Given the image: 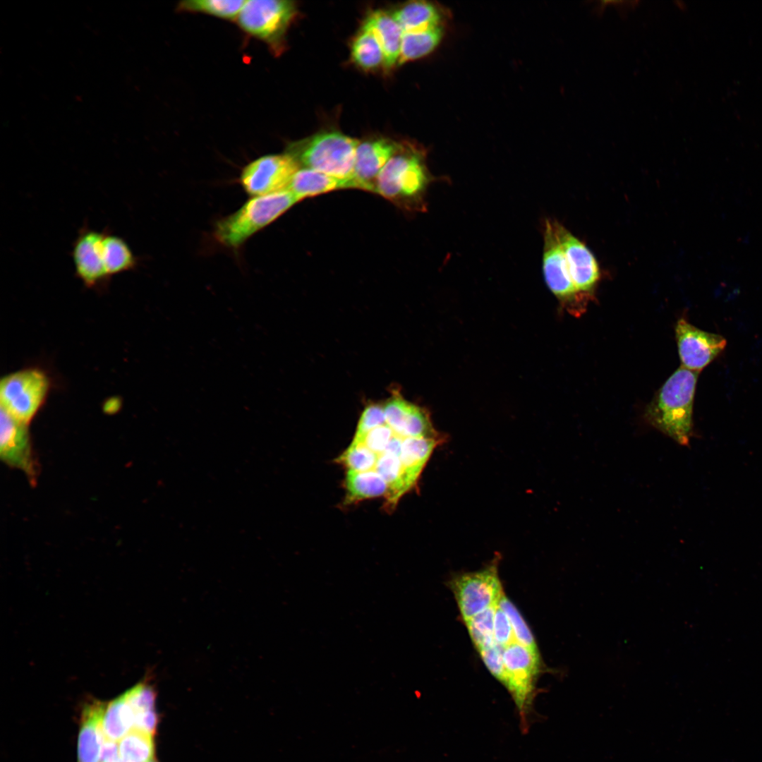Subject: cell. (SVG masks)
I'll use <instances>...</instances> for the list:
<instances>
[{"mask_svg":"<svg viewBox=\"0 0 762 762\" xmlns=\"http://www.w3.org/2000/svg\"><path fill=\"white\" fill-rule=\"evenodd\" d=\"M430 181L422 153L401 145L378 174L375 192L400 208L419 210Z\"/></svg>","mask_w":762,"mask_h":762,"instance_id":"cell-2","label":"cell"},{"mask_svg":"<svg viewBox=\"0 0 762 762\" xmlns=\"http://www.w3.org/2000/svg\"><path fill=\"white\" fill-rule=\"evenodd\" d=\"M135 710L127 691L106 703L102 720V729L105 738L119 742L134 727Z\"/></svg>","mask_w":762,"mask_h":762,"instance_id":"cell-21","label":"cell"},{"mask_svg":"<svg viewBox=\"0 0 762 762\" xmlns=\"http://www.w3.org/2000/svg\"><path fill=\"white\" fill-rule=\"evenodd\" d=\"M345 502L347 504L382 496L387 497L389 493L387 483L375 470L348 471L345 478Z\"/></svg>","mask_w":762,"mask_h":762,"instance_id":"cell-22","label":"cell"},{"mask_svg":"<svg viewBox=\"0 0 762 762\" xmlns=\"http://www.w3.org/2000/svg\"><path fill=\"white\" fill-rule=\"evenodd\" d=\"M119 756V748L117 742L104 737L99 762H114Z\"/></svg>","mask_w":762,"mask_h":762,"instance_id":"cell-36","label":"cell"},{"mask_svg":"<svg viewBox=\"0 0 762 762\" xmlns=\"http://www.w3.org/2000/svg\"><path fill=\"white\" fill-rule=\"evenodd\" d=\"M103 262L108 275L135 268L138 260L128 243L121 237L104 231L101 243Z\"/></svg>","mask_w":762,"mask_h":762,"instance_id":"cell-23","label":"cell"},{"mask_svg":"<svg viewBox=\"0 0 762 762\" xmlns=\"http://www.w3.org/2000/svg\"><path fill=\"white\" fill-rule=\"evenodd\" d=\"M675 336L682 366L700 373L725 349L726 339L718 334L697 328L681 318L675 326Z\"/></svg>","mask_w":762,"mask_h":762,"instance_id":"cell-10","label":"cell"},{"mask_svg":"<svg viewBox=\"0 0 762 762\" xmlns=\"http://www.w3.org/2000/svg\"><path fill=\"white\" fill-rule=\"evenodd\" d=\"M478 651L482 660L492 675L504 684L505 681L503 661L504 648L495 642L491 646Z\"/></svg>","mask_w":762,"mask_h":762,"instance_id":"cell-34","label":"cell"},{"mask_svg":"<svg viewBox=\"0 0 762 762\" xmlns=\"http://www.w3.org/2000/svg\"><path fill=\"white\" fill-rule=\"evenodd\" d=\"M378 455L363 444L352 442L339 456L338 463L348 471H371L375 469Z\"/></svg>","mask_w":762,"mask_h":762,"instance_id":"cell-30","label":"cell"},{"mask_svg":"<svg viewBox=\"0 0 762 762\" xmlns=\"http://www.w3.org/2000/svg\"><path fill=\"white\" fill-rule=\"evenodd\" d=\"M383 405L378 403L368 404L359 418L354 437H359L369 430L386 424Z\"/></svg>","mask_w":762,"mask_h":762,"instance_id":"cell-33","label":"cell"},{"mask_svg":"<svg viewBox=\"0 0 762 762\" xmlns=\"http://www.w3.org/2000/svg\"><path fill=\"white\" fill-rule=\"evenodd\" d=\"M362 29L370 32L379 43L385 68L397 64L403 32L392 14L380 10L373 11L365 18Z\"/></svg>","mask_w":762,"mask_h":762,"instance_id":"cell-17","label":"cell"},{"mask_svg":"<svg viewBox=\"0 0 762 762\" xmlns=\"http://www.w3.org/2000/svg\"><path fill=\"white\" fill-rule=\"evenodd\" d=\"M385 480L389 488L386 497L387 507L392 509L401 497L409 490L399 456L384 452L378 455L374 469Z\"/></svg>","mask_w":762,"mask_h":762,"instance_id":"cell-24","label":"cell"},{"mask_svg":"<svg viewBox=\"0 0 762 762\" xmlns=\"http://www.w3.org/2000/svg\"><path fill=\"white\" fill-rule=\"evenodd\" d=\"M358 144V140L341 132L327 131L289 143L286 152L300 167L352 181Z\"/></svg>","mask_w":762,"mask_h":762,"instance_id":"cell-3","label":"cell"},{"mask_svg":"<svg viewBox=\"0 0 762 762\" xmlns=\"http://www.w3.org/2000/svg\"><path fill=\"white\" fill-rule=\"evenodd\" d=\"M351 54L355 64L365 70H373L384 66L382 50L369 32L361 29L351 44Z\"/></svg>","mask_w":762,"mask_h":762,"instance_id":"cell-26","label":"cell"},{"mask_svg":"<svg viewBox=\"0 0 762 762\" xmlns=\"http://www.w3.org/2000/svg\"><path fill=\"white\" fill-rule=\"evenodd\" d=\"M49 389V378L39 369L28 368L9 374L1 381V408L28 424L43 404Z\"/></svg>","mask_w":762,"mask_h":762,"instance_id":"cell-7","label":"cell"},{"mask_svg":"<svg viewBox=\"0 0 762 762\" xmlns=\"http://www.w3.org/2000/svg\"><path fill=\"white\" fill-rule=\"evenodd\" d=\"M498 606L506 614L511 623L515 641L531 650L538 652L534 637L528 625L516 607L504 594L500 598Z\"/></svg>","mask_w":762,"mask_h":762,"instance_id":"cell-31","label":"cell"},{"mask_svg":"<svg viewBox=\"0 0 762 762\" xmlns=\"http://www.w3.org/2000/svg\"><path fill=\"white\" fill-rule=\"evenodd\" d=\"M437 440L436 437H404L399 458L409 490L416 485Z\"/></svg>","mask_w":762,"mask_h":762,"instance_id":"cell-20","label":"cell"},{"mask_svg":"<svg viewBox=\"0 0 762 762\" xmlns=\"http://www.w3.org/2000/svg\"><path fill=\"white\" fill-rule=\"evenodd\" d=\"M1 458L9 466L21 470L35 483L37 475L28 434V424L1 408Z\"/></svg>","mask_w":762,"mask_h":762,"instance_id":"cell-12","label":"cell"},{"mask_svg":"<svg viewBox=\"0 0 762 762\" xmlns=\"http://www.w3.org/2000/svg\"><path fill=\"white\" fill-rule=\"evenodd\" d=\"M543 268L545 282L552 292L561 301L576 303L583 301L574 285L566 257L556 229V221L547 220L544 229Z\"/></svg>","mask_w":762,"mask_h":762,"instance_id":"cell-11","label":"cell"},{"mask_svg":"<svg viewBox=\"0 0 762 762\" xmlns=\"http://www.w3.org/2000/svg\"><path fill=\"white\" fill-rule=\"evenodd\" d=\"M104 234L87 226H83L75 238L71 257L77 277L92 287L107 280L108 275L102 256L101 243Z\"/></svg>","mask_w":762,"mask_h":762,"instance_id":"cell-13","label":"cell"},{"mask_svg":"<svg viewBox=\"0 0 762 762\" xmlns=\"http://www.w3.org/2000/svg\"><path fill=\"white\" fill-rule=\"evenodd\" d=\"M450 586L464 621L498 605L503 595L496 564L459 575L450 581Z\"/></svg>","mask_w":762,"mask_h":762,"instance_id":"cell-8","label":"cell"},{"mask_svg":"<svg viewBox=\"0 0 762 762\" xmlns=\"http://www.w3.org/2000/svg\"><path fill=\"white\" fill-rule=\"evenodd\" d=\"M114 762H129V761H126V759L123 758L121 756H119V757L116 760H115Z\"/></svg>","mask_w":762,"mask_h":762,"instance_id":"cell-37","label":"cell"},{"mask_svg":"<svg viewBox=\"0 0 762 762\" xmlns=\"http://www.w3.org/2000/svg\"><path fill=\"white\" fill-rule=\"evenodd\" d=\"M296 13V6L292 1L250 0L246 1L236 19L245 32L262 41L277 53Z\"/></svg>","mask_w":762,"mask_h":762,"instance_id":"cell-5","label":"cell"},{"mask_svg":"<svg viewBox=\"0 0 762 762\" xmlns=\"http://www.w3.org/2000/svg\"><path fill=\"white\" fill-rule=\"evenodd\" d=\"M119 754L129 762H149L153 759V735L132 729L119 742Z\"/></svg>","mask_w":762,"mask_h":762,"instance_id":"cell-27","label":"cell"},{"mask_svg":"<svg viewBox=\"0 0 762 762\" xmlns=\"http://www.w3.org/2000/svg\"><path fill=\"white\" fill-rule=\"evenodd\" d=\"M347 188H353L351 181L339 179L303 167L296 172L286 189L301 201L306 198Z\"/></svg>","mask_w":762,"mask_h":762,"instance_id":"cell-18","label":"cell"},{"mask_svg":"<svg viewBox=\"0 0 762 762\" xmlns=\"http://www.w3.org/2000/svg\"><path fill=\"white\" fill-rule=\"evenodd\" d=\"M442 35V26L420 32L403 33L397 64L429 54L439 44Z\"/></svg>","mask_w":762,"mask_h":762,"instance_id":"cell-25","label":"cell"},{"mask_svg":"<svg viewBox=\"0 0 762 762\" xmlns=\"http://www.w3.org/2000/svg\"><path fill=\"white\" fill-rule=\"evenodd\" d=\"M698 372L682 366L676 370L647 406L645 418L678 444H689L693 406Z\"/></svg>","mask_w":762,"mask_h":762,"instance_id":"cell-1","label":"cell"},{"mask_svg":"<svg viewBox=\"0 0 762 762\" xmlns=\"http://www.w3.org/2000/svg\"><path fill=\"white\" fill-rule=\"evenodd\" d=\"M556 229L574 285L580 294L588 296L600 278L598 262L590 250L557 222Z\"/></svg>","mask_w":762,"mask_h":762,"instance_id":"cell-14","label":"cell"},{"mask_svg":"<svg viewBox=\"0 0 762 762\" xmlns=\"http://www.w3.org/2000/svg\"><path fill=\"white\" fill-rule=\"evenodd\" d=\"M494 638L496 643L504 648L516 641L511 623L498 605L494 617Z\"/></svg>","mask_w":762,"mask_h":762,"instance_id":"cell-35","label":"cell"},{"mask_svg":"<svg viewBox=\"0 0 762 762\" xmlns=\"http://www.w3.org/2000/svg\"><path fill=\"white\" fill-rule=\"evenodd\" d=\"M246 1L231 0H189L179 3L180 11L208 14L225 20L237 18Z\"/></svg>","mask_w":762,"mask_h":762,"instance_id":"cell-28","label":"cell"},{"mask_svg":"<svg viewBox=\"0 0 762 762\" xmlns=\"http://www.w3.org/2000/svg\"><path fill=\"white\" fill-rule=\"evenodd\" d=\"M503 661L505 671L504 685L515 702L521 728L526 731L540 670L539 653L514 641L504 648Z\"/></svg>","mask_w":762,"mask_h":762,"instance_id":"cell-6","label":"cell"},{"mask_svg":"<svg viewBox=\"0 0 762 762\" xmlns=\"http://www.w3.org/2000/svg\"><path fill=\"white\" fill-rule=\"evenodd\" d=\"M106 703L92 700L83 707L78 741V762H99L104 734L102 720Z\"/></svg>","mask_w":762,"mask_h":762,"instance_id":"cell-16","label":"cell"},{"mask_svg":"<svg viewBox=\"0 0 762 762\" xmlns=\"http://www.w3.org/2000/svg\"><path fill=\"white\" fill-rule=\"evenodd\" d=\"M497 605L491 607L465 620L469 635L480 651L495 643L494 638V617Z\"/></svg>","mask_w":762,"mask_h":762,"instance_id":"cell-29","label":"cell"},{"mask_svg":"<svg viewBox=\"0 0 762 762\" xmlns=\"http://www.w3.org/2000/svg\"><path fill=\"white\" fill-rule=\"evenodd\" d=\"M149 762H157V761H155V760H154V759H152V760H151V761H150Z\"/></svg>","mask_w":762,"mask_h":762,"instance_id":"cell-38","label":"cell"},{"mask_svg":"<svg viewBox=\"0 0 762 762\" xmlns=\"http://www.w3.org/2000/svg\"><path fill=\"white\" fill-rule=\"evenodd\" d=\"M298 202L287 189L253 197L235 212L216 223L214 236L224 246L238 248Z\"/></svg>","mask_w":762,"mask_h":762,"instance_id":"cell-4","label":"cell"},{"mask_svg":"<svg viewBox=\"0 0 762 762\" xmlns=\"http://www.w3.org/2000/svg\"><path fill=\"white\" fill-rule=\"evenodd\" d=\"M391 14L403 33L420 32L442 26L440 11L427 1H411Z\"/></svg>","mask_w":762,"mask_h":762,"instance_id":"cell-19","label":"cell"},{"mask_svg":"<svg viewBox=\"0 0 762 762\" xmlns=\"http://www.w3.org/2000/svg\"><path fill=\"white\" fill-rule=\"evenodd\" d=\"M300 165L290 155H267L246 165L240 176L243 189L262 196L286 190Z\"/></svg>","mask_w":762,"mask_h":762,"instance_id":"cell-9","label":"cell"},{"mask_svg":"<svg viewBox=\"0 0 762 762\" xmlns=\"http://www.w3.org/2000/svg\"><path fill=\"white\" fill-rule=\"evenodd\" d=\"M394 435L395 433L386 423L369 430L361 437H353L352 442L363 444L373 452L380 454Z\"/></svg>","mask_w":762,"mask_h":762,"instance_id":"cell-32","label":"cell"},{"mask_svg":"<svg viewBox=\"0 0 762 762\" xmlns=\"http://www.w3.org/2000/svg\"><path fill=\"white\" fill-rule=\"evenodd\" d=\"M401 146L383 138L359 142L356 150L353 188L375 192L378 174Z\"/></svg>","mask_w":762,"mask_h":762,"instance_id":"cell-15","label":"cell"}]
</instances>
